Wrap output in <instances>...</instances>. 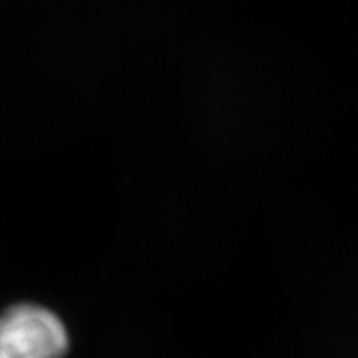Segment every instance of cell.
<instances>
[{"instance_id": "6da1fadb", "label": "cell", "mask_w": 358, "mask_h": 358, "mask_svg": "<svg viewBox=\"0 0 358 358\" xmlns=\"http://www.w3.org/2000/svg\"><path fill=\"white\" fill-rule=\"evenodd\" d=\"M68 331L53 311L17 303L0 315V358H64Z\"/></svg>"}]
</instances>
